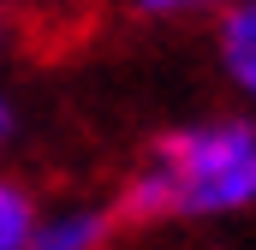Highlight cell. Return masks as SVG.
I'll return each mask as SVG.
<instances>
[{
    "mask_svg": "<svg viewBox=\"0 0 256 250\" xmlns=\"http://www.w3.org/2000/svg\"><path fill=\"white\" fill-rule=\"evenodd\" d=\"M208 54H214V72H220L226 96L256 120V0L226 6L208 24Z\"/></svg>",
    "mask_w": 256,
    "mask_h": 250,
    "instance_id": "cell-3",
    "label": "cell"
},
{
    "mask_svg": "<svg viewBox=\"0 0 256 250\" xmlns=\"http://www.w3.org/2000/svg\"><path fill=\"white\" fill-rule=\"evenodd\" d=\"M226 6L238 0H126V12L143 24H214Z\"/></svg>",
    "mask_w": 256,
    "mask_h": 250,
    "instance_id": "cell-5",
    "label": "cell"
},
{
    "mask_svg": "<svg viewBox=\"0 0 256 250\" xmlns=\"http://www.w3.org/2000/svg\"><path fill=\"white\" fill-rule=\"evenodd\" d=\"M126 238V220L114 196H78V202H42L30 250H114Z\"/></svg>",
    "mask_w": 256,
    "mask_h": 250,
    "instance_id": "cell-2",
    "label": "cell"
},
{
    "mask_svg": "<svg viewBox=\"0 0 256 250\" xmlns=\"http://www.w3.org/2000/svg\"><path fill=\"white\" fill-rule=\"evenodd\" d=\"M12 54V12H0V60Z\"/></svg>",
    "mask_w": 256,
    "mask_h": 250,
    "instance_id": "cell-7",
    "label": "cell"
},
{
    "mask_svg": "<svg viewBox=\"0 0 256 250\" xmlns=\"http://www.w3.org/2000/svg\"><path fill=\"white\" fill-rule=\"evenodd\" d=\"M126 232L220 226L256 214V120L244 108L161 125L114 190Z\"/></svg>",
    "mask_w": 256,
    "mask_h": 250,
    "instance_id": "cell-1",
    "label": "cell"
},
{
    "mask_svg": "<svg viewBox=\"0 0 256 250\" xmlns=\"http://www.w3.org/2000/svg\"><path fill=\"white\" fill-rule=\"evenodd\" d=\"M36 6H54V0H0V12H36Z\"/></svg>",
    "mask_w": 256,
    "mask_h": 250,
    "instance_id": "cell-8",
    "label": "cell"
},
{
    "mask_svg": "<svg viewBox=\"0 0 256 250\" xmlns=\"http://www.w3.org/2000/svg\"><path fill=\"white\" fill-rule=\"evenodd\" d=\"M18 143H24V102L0 84V155H12Z\"/></svg>",
    "mask_w": 256,
    "mask_h": 250,
    "instance_id": "cell-6",
    "label": "cell"
},
{
    "mask_svg": "<svg viewBox=\"0 0 256 250\" xmlns=\"http://www.w3.org/2000/svg\"><path fill=\"white\" fill-rule=\"evenodd\" d=\"M36 220H42V190L30 185L24 173L0 167V250H30Z\"/></svg>",
    "mask_w": 256,
    "mask_h": 250,
    "instance_id": "cell-4",
    "label": "cell"
}]
</instances>
